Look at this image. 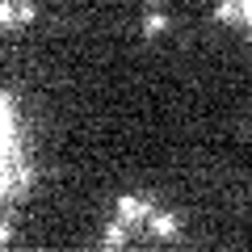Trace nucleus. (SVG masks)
Returning <instances> with one entry per match:
<instances>
[{
	"label": "nucleus",
	"mask_w": 252,
	"mask_h": 252,
	"mask_svg": "<svg viewBox=\"0 0 252 252\" xmlns=\"http://www.w3.org/2000/svg\"><path fill=\"white\" fill-rule=\"evenodd\" d=\"M240 13H244V21L252 26V0H240Z\"/></svg>",
	"instance_id": "1"
}]
</instances>
